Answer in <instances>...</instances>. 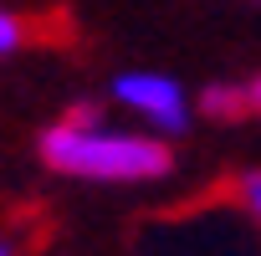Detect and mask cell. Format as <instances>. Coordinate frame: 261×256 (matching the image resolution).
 <instances>
[{
	"instance_id": "cell-2",
	"label": "cell",
	"mask_w": 261,
	"mask_h": 256,
	"mask_svg": "<svg viewBox=\"0 0 261 256\" xmlns=\"http://www.w3.org/2000/svg\"><path fill=\"white\" fill-rule=\"evenodd\" d=\"M108 97L123 108V113H134L149 134H185V128L195 123V97L185 92L179 77L169 72H118L108 82Z\"/></svg>"
},
{
	"instance_id": "cell-4",
	"label": "cell",
	"mask_w": 261,
	"mask_h": 256,
	"mask_svg": "<svg viewBox=\"0 0 261 256\" xmlns=\"http://www.w3.org/2000/svg\"><path fill=\"white\" fill-rule=\"evenodd\" d=\"M26 46V21L16 16V11H6V6H0V62H6V57H16Z\"/></svg>"
},
{
	"instance_id": "cell-1",
	"label": "cell",
	"mask_w": 261,
	"mask_h": 256,
	"mask_svg": "<svg viewBox=\"0 0 261 256\" xmlns=\"http://www.w3.org/2000/svg\"><path fill=\"white\" fill-rule=\"evenodd\" d=\"M41 159L57 174L97 180V185H149V180H164L174 164V154L159 134H149V128H139V134L134 128H113L87 103H77L57 128L41 134Z\"/></svg>"
},
{
	"instance_id": "cell-7",
	"label": "cell",
	"mask_w": 261,
	"mask_h": 256,
	"mask_svg": "<svg viewBox=\"0 0 261 256\" xmlns=\"http://www.w3.org/2000/svg\"><path fill=\"white\" fill-rule=\"evenodd\" d=\"M0 256H16V251H11V246H6V241H0Z\"/></svg>"
},
{
	"instance_id": "cell-3",
	"label": "cell",
	"mask_w": 261,
	"mask_h": 256,
	"mask_svg": "<svg viewBox=\"0 0 261 256\" xmlns=\"http://www.w3.org/2000/svg\"><path fill=\"white\" fill-rule=\"evenodd\" d=\"M200 113H210V118H246L251 113V103H246V82H220V87H205L200 92Z\"/></svg>"
},
{
	"instance_id": "cell-5",
	"label": "cell",
	"mask_w": 261,
	"mask_h": 256,
	"mask_svg": "<svg viewBox=\"0 0 261 256\" xmlns=\"http://www.w3.org/2000/svg\"><path fill=\"white\" fill-rule=\"evenodd\" d=\"M236 200L261 220V169H251V174H241V180H236Z\"/></svg>"
},
{
	"instance_id": "cell-6",
	"label": "cell",
	"mask_w": 261,
	"mask_h": 256,
	"mask_svg": "<svg viewBox=\"0 0 261 256\" xmlns=\"http://www.w3.org/2000/svg\"><path fill=\"white\" fill-rule=\"evenodd\" d=\"M246 103H251V113L261 118V72H256V77L246 82Z\"/></svg>"
}]
</instances>
